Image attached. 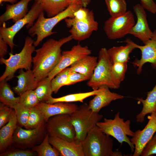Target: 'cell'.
I'll use <instances>...</instances> for the list:
<instances>
[{"instance_id": "1", "label": "cell", "mask_w": 156, "mask_h": 156, "mask_svg": "<svg viewBox=\"0 0 156 156\" xmlns=\"http://www.w3.org/2000/svg\"><path fill=\"white\" fill-rule=\"evenodd\" d=\"M72 39L70 35L58 40L50 38L41 47L35 50L36 54L33 57L32 70L38 83L47 77L58 64L62 56L61 47Z\"/></svg>"}, {"instance_id": "2", "label": "cell", "mask_w": 156, "mask_h": 156, "mask_svg": "<svg viewBox=\"0 0 156 156\" xmlns=\"http://www.w3.org/2000/svg\"><path fill=\"white\" fill-rule=\"evenodd\" d=\"M84 156H122V152L113 151L114 141L96 125L81 142Z\"/></svg>"}, {"instance_id": "3", "label": "cell", "mask_w": 156, "mask_h": 156, "mask_svg": "<svg viewBox=\"0 0 156 156\" xmlns=\"http://www.w3.org/2000/svg\"><path fill=\"white\" fill-rule=\"evenodd\" d=\"M112 63L105 48H102L99 53L97 63L93 75L87 82V85L93 90L103 86L109 88L117 89L120 82L116 78L112 70Z\"/></svg>"}, {"instance_id": "4", "label": "cell", "mask_w": 156, "mask_h": 156, "mask_svg": "<svg viewBox=\"0 0 156 156\" xmlns=\"http://www.w3.org/2000/svg\"><path fill=\"white\" fill-rule=\"evenodd\" d=\"M34 41L30 37L27 36L25 40L24 46L19 53L15 54L10 53L8 59L0 58V63L5 66V70L0 77V81L8 80L12 78L18 69H31L32 66V54L35 51Z\"/></svg>"}, {"instance_id": "5", "label": "cell", "mask_w": 156, "mask_h": 156, "mask_svg": "<svg viewBox=\"0 0 156 156\" xmlns=\"http://www.w3.org/2000/svg\"><path fill=\"white\" fill-rule=\"evenodd\" d=\"M81 6L76 4H71L62 12L50 18H45L44 12H41L36 22L28 30V34L31 36H37L34 42V46H38L44 38L55 34L56 32L52 30L55 25L63 20L73 17L75 12Z\"/></svg>"}, {"instance_id": "6", "label": "cell", "mask_w": 156, "mask_h": 156, "mask_svg": "<svg viewBox=\"0 0 156 156\" xmlns=\"http://www.w3.org/2000/svg\"><path fill=\"white\" fill-rule=\"evenodd\" d=\"M71 122L76 132V140L83 141L89 131L100 121L103 115L92 111L84 103L75 112L70 114Z\"/></svg>"}, {"instance_id": "7", "label": "cell", "mask_w": 156, "mask_h": 156, "mask_svg": "<svg viewBox=\"0 0 156 156\" xmlns=\"http://www.w3.org/2000/svg\"><path fill=\"white\" fill-rule=\"evenodd\" d=\"M120 114L119 111L113 119L104 118L103 122L100 121L96 125L103 133L113 137L121 145L124 142L127 143L132 153L134 151L135 146L128 137L134 135V132L130 129L131 121L130 120L125 121L123 118H120Z\"/></svg>"}, {"instance_id": "8", "label": "cell", "mask_w": 156, "mask_h": 156, "mask_svg": "<svg viewBox=\"0 0 156 156\" xmlns=\"http://www.w3.org/2000/svg\"><path fill=\"white\" fill-rule=\"evenodd\" d=\"M42 12H44V10L39 2L35 0L30 9L24 17L10 27H7L5 23L0 27V36L9 45L11 53H12L14 46H15L13 39L16 33L25 25L26 28L28 29L32 27L35 20Z\"/></svg>"}, {"instance_id": "9", "label": "cell", "mask_w": 156, "mask_h": 156, "mask_svg": "<svg viewBox=\"0 0 156 156\" xmlns=\"http://www.w3.org/2000/svg\"><path fill=\"white\" fill-rule=\"evenodd\" d=\"M135 24L133 15L129 10L121 15L109 18L104 23L103 29L109 39L115 40L129 34Z\"/></svg>"}, {"instance_id": "10", "label": "cell", "mask_w": 156, "mask_h": 156, "mask_svg": "<svg viewBox=\"0 0 156 156\" xmlns=\"http://www.w3.org/2000/svg\"><path fill=\"white\" fill-rule=\"evenodd\" d=\"M47 133L46 123L32 129H23L18 125L13 135L12 144L23 149L32 148L42 142Z\"/></svg>"}, {"instance_id": "11", "label": "cell", "mask_w": 156, "mask_h": 156, "mask_svg": "<svg viewBox=\"0 0 156 156\" xmlns=\"http://www.w3.org/2000/svg\"><path fill=\"white\" fill-rule=\"evenodd\" d=\"M46 129L50 136L69 141L76 140V132L70 114H61L51 117L46 123Z\"/></svg>"}, {"instance_id": "12", "label": "cell", "mask_w": 156, "mask_h": 156, "mask_svg": "<svg viewBox=\"0 0 156 156\" xmlns=\"http://www.w3.org/2000/svg\"><path fill=\"white\" fill-rule=\"evenodd\" d=\"M67 27L70 28L69 32L73 39L81 41L89 38L94 31L98 29L99 24L95 20L94 13L90 10L88 17L79 21L72 18L64 19Z\"/></svg>"}, {"instance_id": "13", "label": "cell", "mask_w": 156, "mask_h": 156, "mask_svg": "<svg viewBox=\"0 0 156 156\" xmlns=\"http://www.w3.org/2000/svg\"><path fill=\"white\" fill-rule=\"evenodd\" d=\"M91 53V51L88 47L83 46L80 44L74 45L69 50L63 51L59 62L49 74L48 77L51 80L60 72Z\"/></svg>"}, {"instance_id": "14", "label": "cell", "mask_w": 156, "mask_h": 156, "mask_svg": "<svg viewBox=\"0 0 156 156\" xmlns=\"http://www.w3.org/2000/svg\"><path fill=\"white\" fill-rule=\"evenodd\" d=\"M148 121L142 130L134 132L130 140L135 146L133 156H140L144 147L156 132V111L147 117Z\"/></svg>"}, {"instance_id": "15", "label": "cell", "mask_w": 156, "mask_h": 156, "mask_svg": "<svg viewBox=\"0 0 156 156\" xmlns=\"http://www.w3.org/2000/svg\"><path fill=\"white\" fill-rule=\"evenodd\" d=\"M133 10L137 17V21L129 34L137 38L144 44L151 38L153 31L149 27L146 12L141 4H136L133 6Z\"/></svg>"}, {"instance_id": "16", "label": "cell", "mask_w": 156, "mask_h": 156, "mask_svg": "<svg viewBox=\"0 0 156 156\" xmlns=\"http://www.w3.org/2000/svg\"><path fill=\"white\" fill-rule=\"evenodd\" d=\"M133 44L136 48L140 49L141 52V57L140 60L136 59L132 63L137 66V73L140 74L143 65L146 63L151 64L152 68L156 70V29L153 31L151 38L143 46L137 44L134 42Z\"/></svg>"}, {"instance_id": "17", "label": "cell", "mask_w": 156, "mask_h": 156, "mask_svg": "<svg viewBox=\"0 0 156 156\" xmlns=\"http://www.w3.org/2000/svg\"><path fill=\"white\" fill-rule=\"evenodd\" d=\"M35 106L41 112L46 122L52 116L61 114H70L76 111L79 107L75 104L63 102L49 104L40 102Z\"/></svg>"}, {"instance_id": "18", "label": "cell", "mask_w": 156, "mask_h": 156, "mask_svg": "<svg viewBox=\"0 0 156 156\" xmlns=\"http://www.w3.org/2000/svg\"><path fill=\"white\" fill-rule=\"evenodd\" d=\"M49 141L60 153L61 156H84L81 142L69 141L49 135Z\"/></svg>"}, {"instance_id": "19", "label": "cell", "mask_w": 156, "mask_h": 156, "mask_svg": "<svg viewBox=\"0 0 156 156\" xmlns=\"http://www.w3.org/2000/svg\"><path fill=\"white\" fill-rule=\"evenodd\" d=\"M99 88L100 92L95 95L88 104L89 108L94 112L98 113L102 108L108 105L112 101L124 98L123 96L110 91L107 86Z\"/></svg>"}, {"instance_id": "20", "label": "cell", "mask_w": 156, "mask_h": 156, "mask_svg": "<svg viewBox=\"0 0 156 156\" xmlns=\"http://www.w3.org/2000/svg\"><path fill=\"white\" fill-rule=\"evenodd\" d=\"M32 0H21L12 5L7 4L5 12L0 16V25L12 19L15 23L24 17L28 13V5Z\"/></svg>"}, {"instance_id": "21", "label": "cell", "mask_w": 156, "mask_h": 156, "mask_svg": "<svg viewBox=\"0 0 156 156\" xmlns=\"http://www.w3.org/2000/svg\"><path fill=\"white\" fill-rule=\"evenodd\" d=\"M17 84L13 88L15 92L19 96L25 91L29 90H34L38 83L35 77L32 70L24 71L20 69Z\"/></svg>"}, {"instance_id": "22", "label": "cell", "mask_w": 156, "mask_h": 156, "mask_svg": "<svg viewBox=\"0 0 156 156\" xmlns=\"http://www.w3.org/2000/svg\"><path fill=\"white\" fill-rule=\"evenodd\" d=\"M97 61V57L87 55L71 65L70 67V70L82 74L89 80L93 75Z\"/></svg>"}, {"instance_id": "23", "label": "cell", "mask_w": 156, "mask_h": 156, "mask_svg": "<svg viewBox=\"0 0 156 156\" xmlns=\"http://www.w3.org/2000/svg\"><path fill=\"white\" fill-rule=\"evenodd\" d=\"M125 45L113 47L107 49V52L112 63L116 62H127L129 55L135 49L133 42L129 38L124 41Z\"/></svg>"}, {"instance_id": "24", "label": "cell", "mask_w": 156, "mask_h": 156, "mask_svg": "<svg viewBox=\"0 0 156 156\" xmlns=\"http://www.w3.org/2000/svg\"><path fill=\"white\" fill-rule=\"evenodd\" d=\"M17 124L14 111L10 121L0 130V153L5 151L12 144L13 135L18 126Z\"/></svg>"}, {"instance_id": "25", "label": "cell", "mask_w": 156, "mask_h": 156, "mask_svg": "<svg viewBox=\"0 0 156 156\" xmlns=\"http://www.w3.org/2000/svg\"><path fill=\"white\" fill-rule=\"evenodd\" d=\"M136 99L142 103L143 106L141 112L136 116V120L137 122L143 123L146 114L156 111V84L151 91L147 92L146 99L137 97Z\"/></svg>"}, {"instance_id": "26", "label": "cell", "mask_w": 156, "mask_h": 156, "mask_svg": "<svg viewBox=\"0 0 156 156\" xmlns=\"http://www.w3.org/2000/svg\"><path fill=\"white\" fill-rule=\"evenodd\" d=\"M42 6L48 18L51 17L63 11L72 4L68 0H37Z\"/></svg>"}, {"instance_id": "27", "label": "cell", "mask_w": 156, "mask_h": 156, "mask_svg": "<svg viewBox=\"0 0 156 156\" xmlns=\"http://www.w3.org/2000/svg\"><path fill=\"white\" fill-rule=\"evenodd\" d=\"M101 91V89L99 88L97 90H93L90 92L70 94L57 98H54L51 96L45 102L49 104L58 102L69 103L79 101L83 102V100L86 98L95 95Z\"/></svg>"}, {"instance_id": "28", "label": "cell", "mask_w": 156, "mask_h": 156, "mask_svg": "<svg viewBox=\"0 0 156 156\" xmlns=\"http://www.w3.org/2000/svg\"><path fill=\"white\" fill-rule=\"evenodd\" d=\"M7 79L0 81V101L1 103L13 109L19 103V96L15 97L12 90L7 83Z\"/></svg>"}, {"instance_id": "29", "label": "cell", "mask_w": 156, "mask_h": 156, "mask_svg": "<svg viewBox=\"0 0 156 156\" xmlns=\"http://www.w3.org/2000/svg\"><path fill=\"white\" fill-rule=\"evenodd\" d=\"M40 102L46 101L52 96L53 91L51 85V80L47 77L39 81L34 90Z\"/></svg>"}, {"instance_id": "30", "label": "cell", "mask_w": 156, "mask_h": 156, "mask_svg": "<svg viewBox=\"0 0 156 156\" xmlns=\"http://www.w3.org/2000/svg\"><path fill=\"white\" fill-rule=\"evenodd\" d=\"M49 135L47 133L41 143L34 146L31 150L36 152L38 156H61L59 152L50 143Z\"/></svg>"}, {"instance_id": "31", "label": "cell", "mask_w": 156, "mask_h": 156, "mask_svg": "<svg viewBox=\"0 0 156 156\" xmlns=\"http://www.w3.org/2000/svg\"><path fill=\"white\" fill-rule=\"evenodd\" d=\"M105 1L111 17L121 15L127 11L125 0H105Z\"/></svg>"}, {"instance_id": "32", "label": "cell", "mask_w": 156, "mask_h": 156, "mask_svg": "<svg viewBox=\"0 0 156 156\" xmlns=\"http://www.w3.org/2000/svg\"><path fill=\"white\" fill-rule=\"evenodd\" d=\"M46 122L40 111L35 106L30 109V114L26 125L27 129H32L41 126Z\"/></svg>"}, {"instance_id": "33", "label": "cell", "mask_w": 156, "mask_h": 156, "mask_svg": "<svg viewBox=\"0 0 156 156\" xmlns=\"http://www.w3.org/2000/svg\"><path fill=\"white\" fill-rule=\"evenodd\" d=\"M19 96V103L29 109L35 107L40 102L34 90H27Z\"/></svg>"}, {"instance_id": "34", "label": "cell", "mask_w": 156, "mask_h": 156, "mask_svg": "<svg viewBox=\"0 0 156 156\" xmlns=\"http://www.w3.org/2000/svg\"><path fill=\"white\" fill-rule=\"evenodd\" d=\"M70 71L67 67L58 73L51 80V85L53 92L57 93L62 87L65 86Z\"/></svg>"}, {"instance_id": "35", "label": "cell", "mask_w": 156, "mask_h": 156, "mask_svg": "<svg viewBox=\"0 0 156 156\" xmlns=\"http://www.w3.org/2000/svg\"><path fill=\"white\" fill-rule=\"evenodd\" d=\"M13 109L15 111L18 123L21 126L25 127L27 122L30 109L25 107L18 103L14 106Z\"/></svg>"}, {"instance_id": "36", "label": "cell", "mask_w": 156, "mask_h": 156, "mask_svg": "<svg viewBox=\"0 0 156 156\" xmlns=\"http://www.w3.org/2000/svg\"><path fill=\"white\" fill-rule=\"evenodd\" d=\"M37 153L32 150L23 149L19 148L8 149L0 153V156H36Z\"/></svg>"}, {"instance_id": "37", "label": "cell", "mask_w": 156, "mask_h": 156, "mask_svg": "<svg viewBox=\"0 0 156 156\" xmlns=\"http://www.w3.org/2000/svg\"><path fill=\"white\" fill-rule=\"evenodd\" d=\"M14 110L13 109L4 104L0 105V128L8 123L11 119Z\"/></svg>"}, {"instance_id": "38", "label": "cell", "mask_w": 156, "mask_h": 156, "mask_svg": "<svg viewBox=\"0 0 156 156\" xmlns=\"http://www.w3.org/2000/svg\"><path fill=\"white\" fill-rule=\"evenodd\" d=\"M127 68V62H116L113 63L112 65L113 72L120 82L125 79Z\"/></svg>"}, {"instance_id": "39", "label": "cell", "mask_w": 156, "mask_h": 156, "mask_svg": "<svg viewBox=\"0 0 156 156\" xmlns=\"http://www.w3.org/2000/svg\"><path fill=\"white\" fill-rule=\"evenodd\" d=\"M153 155H156V133L146 145L140 156H149Z\"/></svg>"}, {"instance_id": "40", "label": "cell", "mask_w": 156, "mask_h": 156, "mask_svg": "<svg viewBox=\"0 0 156 156\" xmlns=\"http://www.w3.org/2000/svg\"><path fill=\"white\" fill-rule=\"evenodd\" d=\"M88 80L82 74L77 72L70 70L65 86H69L77 83Z\"/></svg>"}, {"instance_id": "41", "label": "cell", "mask_w": 156, "mask_h": 156, "mask_svg": "<svg viewBox=\"0 0 156 156\" xmlns=\"http://www.w3.org/2000/svg\"><path fill=\"white\" fill-rule=\"evenodd\" d=\"M90 11V10L86 7L81 6L75 12L73 17L72 18L76 21L85 19L88 17Z\"/></svg>"}, {"instance_id": "42", "label": "cell", "mask_w": 156, "mask_h": 156, "mask_svg": "<svg viewBox=\"0 0 156 156\" xmlns=\"http://www.w3.org/2000/svg\"><path fill=\"white\" fill-rule=\"evenodd\" d=\"M141 4L145 10L153 14L156 13V3L153 0H140Z\"/></svg>"}, {"instance_id": "43", "label": "cell", "mask_w": 156, "mask_h": 156, "mask_svg": "<svg viewBox=\"0 0 156 156\" xmlns=\"http://www.w3.org/2000/svg\"><path fill=\"white\" fill-rule=\"evenodd\" d=\"M7 44L0 36V57L3 58L6 54L8 49Z\"/></svg>"}, {"instance_id": "44", "label": "cell", "mask_w": 156, "mask_h": 156, "mask_svg": "<svg viewBox=\"0 0 156 156\" xmlns=\"http://www.w3.org/2000/svg\"><path fill=\"white\" fill-rule=\"evenodd\" d=\"M68 0L72 4H76L82 6L81 0Z\"/></svg>"}, {"instance_id": "45", "label": "cell", "mask_w": 156, "mask_h": 156, "mask_svg": "<svg viewBox=\"0 0 156 156\" xmlns=\"http://www.w3.org/2000/svg\"><path fill=\"white\" fill-rule=\"evenodd\" d=\"M82 6L86 7L90 3V0H81Z\"/></svg>"}, {"instance_id": "46", "label": "cell", "mask_w": 156, "mask_h": 156, "mask_svg": "<svg viewBox=\"0 0 156 156\" xmlns=\"http://www.w3.org/2000/svg\"><path fill=\"white\" fill-rule=\"evenodd\" d=\"M17 0H0V4H1L3 2H9L12 4L16 3Z\"/></svg>"}, {"instance_id": "47", "label": "cell", "mask_w": 156, "mask_h": 156, "mask_svg": "<svg viewBox=\"0 0 156 156\" xmlns=\"http://www.w3.org/2000/svg\"></svg>"}]
</instances>
